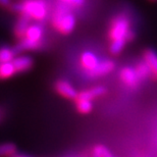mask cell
<instances>
[{"mask_svg": "<svg viewBox=\"0 0 157 157\" xmlns=\"http://www.w3.org/2000/svg\"><path fill=\"white\" fill-rule=\"evenodd\" d=\"M61 4H64L68 7H81L84 5L85 0H59Z\"/></svg>", "mask_w": 157, "mask_h": 157, "instance_id": "17", "label": "cell"}, {"mask_svg": "<svg viewBox=\"0 0 157 157\" xmlns=\"http://www.w3.org/2000/svg\"><path fill=\"white\" fill-rule=\"evenodd\" d=\"M115 63L110 59H106V60H100L99 64L97 65L96 68L92 73H90L88 76L90 78H99L106 76V75L110 74L114 70Z\"/></svg>", "mask_w": 157, "mask_h": 157, "instance_id": "8", "label": "cell"}, {"mask_svg": "<svg viewBox=\"0 0 157 157\" xmlns=\"http://www.w3.org/2000/svg\"><path fill=\"white\" fill-rule=\"evenodd\" d=\"M11 9L36 21H45L48 15V5L44 0H25L11 5Z\"/></svg>", "mask_w": 157, "mask_h": 157, "instance_id": "3", "label": "cell"}, {"mask_svg": "<svg viewBox=\"0 0 157 157\" xmlns=\"http://www.w3.org/2000/svg\"><path fill=\"white\" fill-rule=\"evenodd\" d=\"M92 157H100V154H99L98 150H97V148H96V146H95V147H94V149H93Z\"/></svg>", "mask_w": 157, "mask_h": 157, "instance_id": "21", "label": "cell"}, {"mask_svg": "<svg viewBox=\"0 0 157 157\" xmlns=\"http://www.w3.org/2000/svg\"><path fill=\"white\" fill-rule=\"evenodd\" d=\"M97 150H98L100 157H114L113 155L111 154V152L109 151L108 148H106L105 146L103 145H97L96 146Z\"/></svg>", "mask_w": 157, "mask_h": 157, "instance_id": "18", "label": "cell"}, {"mask_svg": "<svg viewBox=\"0 0 157 157\" xmlns=\"http://www.w3.org/2000/svg\"><path fill=\"white\" fill-rule=\"evenodd\" d=\"M109 51L111 54L118 55L124 48L125 43L134 40L135 32L131 29L130 20L124 14H117L112 18L108 32Z\"/></svg>", "mask_w": 157, "mask_h": 157, "instance_id": "1", "label": "cell"}, {"mask_svg": "<svg viewBox=\"0 0 157 157\" xmlns=\"http://www.w3.org/2000/svg\"><path fill=\"white\" fill-rule=\"evenodd\" d=\"M55 91L63 98L70 100H76L78 95V92L75 89V87L70 82L64 80H59L54 85Z\"/></svg>", "mask_w": 157, "mask_h": 157, "instance_id": "5", "label": "cell"}, {"mask_svg": "<svg viewBox=\"0 0 157 157\" xmlns=\"http://www.w3.org/2000/svg\"><path fill=\"white\" fill-rule=\"evenodd\" d=\"M150 1H152V2H154V1H156V0H150Z\"/></svg>", "mask_w": 157, "mask_h": 157, "instance_id": "22", "label": "cell"}, {"mask_svg": "<svg viewBox=\"0 0 157 157\" xmlns=\"http://www.w3.org/2000/svg\"><path fill=\"white\" fill-rule=\"evenodd\" d=\"M17 51L14 48H10V47H0V63H4V62H11L13 59L17 57Z\"/></svg>", "mask_w": 157, "mask_h": 157, "instance_id": "15", "label": "cell"}, {"mask_svg": "<svg viewBox=\"0 0 157 157\" xmlns=\"http://www.w3.org/2000/svg\"><path fill=\"white\" fill-rule=\"evenodd\" d=\"M10 157H33V156H30V155H27V154H23V153H14V154L11 155Z\"/></svg>", "mask_w": 157, "mask_h": 157, "instance_id": "20", "label": "cell"}, {"mask_svg": "<svg viewBox=\"0 0 157 157\" xmlns=\"http://www.w3.org/2000/svg\"><path fill=\"white\" fill-rule=\"evenodd\" d=\"M13 64L14 67L17 70V73H26V71H30L32 68L33 64H34V60L32 57L28 55H21V56H17L13 59Z\"/></svg>", "mask_w": 157, "mask_h": 157, "instance_id": "9", "label": "cell"}, {"mask_svg": "<svg viewBox=\"0 0 157 157\" xmlns=\"http://www.w3.org/2000/svg\"><path fill=\"white\" fill-rule=\"evenodd\" d=\"M80 62H81V67H83V70L86 71L87 75H89L90 73H92L96 68L97 65L99 64L100 59L98 58V56H97L95 53H93L91 51H85L82 53Z\"/></svg>", "mask_w": 157, "mask_h": 157, "instance_id": "6", "label": "cell"}, {"mask_svg": "<svg viewBox=\"0 0 157 157\" xmlns=\"http://www.w3.org/2000/svg\"><path fill=\"white\" fill-rule=\"evenodd\" d=\"M17 73L13 62H4L0 63V80H7V78L13 77Z\"/></svg>", "mask_w": 157, "mask_h": 157, "instance_id": "14", "label": "cell"}, {"mask_svg": "<svg viewBox=\"0 0 157 157\" xmlns=\"http://www.w3.org/2000/svg\"><path fill=\"white\" fill-rule=\"evenodd\" d=\"M9 5H10V0H0V6L7 7Z\"/></svg>", "mask_w": 157, "mask_h": 157, "instance_id": "19", "label": "cell"}, {"mask_svg": "<svg viewBox=\"0 0 157 157\" xmlns=\"http://www.w3.org/2000/svg\"><path fill=\"white\" fill-rule=\"evenodd\" d=\"M143 58L147 67H149L150 73L157 77V52L153 49H147L144 52Z\"/></svg>", "mask_w": 157, "mask_h": 157, "instance_id": "10", "label": "cell"}, {"mask_svg": "<svg viewBox=\"0 0 157 157\" xmlns=\"http://www.w3.org/2000/svg\"><path fill=\"white\" fill-rule=\"evenodd\" d=\"M77 20L68 6L59 3L51 15V25L58 33L68 35L75 30Z\"/></svg>", "mask_w": 157, "mask_h": 157, "instance_id": "2", "label": "cell"}, {"mask_svg": "<svg viewBox=\"0 0 157 157\" xmlns=\"http://www.w3.org/2000/svg\"><path fill=\"white\" fill-rule=\"evenodd\" d=\"M75 101H76V108L80 113L88 114L92 111V109H93L92 101H90V100H88V99H85L83 97H80V96H78Z\"/></svg>", "mask_w": 157, "mask_h": 157, "instance_id": "13", "label": "cell"}, {"mask_svg": "<svg viewBox=\"0 0 157 157\" xmlns=\"http://www.w3.org/2000/svg\"><path fill=\"white\" fill-rule=\"evenodd\" d=\"M30 21L31 20L29 17H25V15H21L20 18L17 20V24L14 26V36L17 37V39L21 40L25 37V34H26V31L28 29V27L30 26Z\"/></svg>", "mask_w": 157, "mask_h": 157, "instance_id": "11", "label": "cell"}, {"mask_svg": "<svg viewBox=\"0 0 157 157\" xmlns=\"http://www.w3.org/2000/svg\"><path fill=\"white\" fill-rule=\"evenodd\" d=\"M44 36V29L40 24H32L28 27V29L25 34L23 39H26L30 42L41 46L42 45V40Z\"/></svg>", "mask_w": 157, "mask_h": 157, "instance_id": "7", "label": "cell"}, {"mask_svg": "<svg viewBox=\"0 0 157 157\" xmlns=\"http://www.w3.org/2000/svg\"><path fill=\"white\" fill-rule=\"evenodd\" d=\"M17 153V146L13 143L0 144V157H10Z\"/></svg>", "mask_w": 157, "mask_h": 157, "instance_id": "16", "label": "cell"}, {"mask_svg": "<svg viewBox=\"0 0 157 157\" xmlns=\"http://www.w3.org/2000/svg\"><path fill=\"white\" fill-rule=\"evenodd\" d=\"M121 81L125 86L130 88H137L141 83V78L138 75L136 68L132 67H124L119 73Z\"/></svg>", "mask_w": 157, "mask_h": 157, "instance_id": "4", "label": "cell"}, {"mask_svg": "<svg viewBox=\"0 0 157 157\" xmlns=\"http://www.w3.org/2000/svg\"><path fill=\"white\" fill-rule=\"evenodd\" d=\"M105 92H106V89L104 87L97 86V87H92V88H90V89L82 91V92L78 93V96L83 97L85 99H88V100H90V101H92V100L97 98V97L104 95Z\"/></svg>", "mask_w": 157, "mask_h": 157, "instance_id": "12", "label": "cell"}]
</instances>
